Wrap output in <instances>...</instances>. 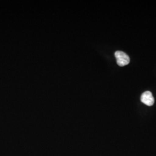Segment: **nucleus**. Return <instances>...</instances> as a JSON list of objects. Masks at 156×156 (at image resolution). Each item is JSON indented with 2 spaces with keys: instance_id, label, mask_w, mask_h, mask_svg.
Segmentation results:
<instances>
[{
  "instance_id": "obj_1",
  "label": "nucleus",
  "mask_w": 156,
  "mask_h": 156,
  "mask_svg": "<svg viewBox=\"0 0 156 156\" xmlns=\"http://www.w3.org/2000/svg\"><path fill=\"white\" fill-rule=\"evenodd\" d=\"M115 56L117 60V64L120 67H123L128 65L130 60L129 56L122 51H116Z\"/></svg>"
},
{
  "instance_id": "obj_2",
  "label": "nucleus",
  "mask_w": 156,
  "mask_h": 156,
  "mask_svg": "<svg viewBox=\"0 0 156 156\" xmlns=\"http://www.w3.org/2000/svg\"><path fill=\"white\" fill-rule=\"evenodd\" d=\"M140 100L142 102L147 106H152L154 103V98L152 93L149 91H146L142 94Z\"/></svg>"
}]
</instances>
